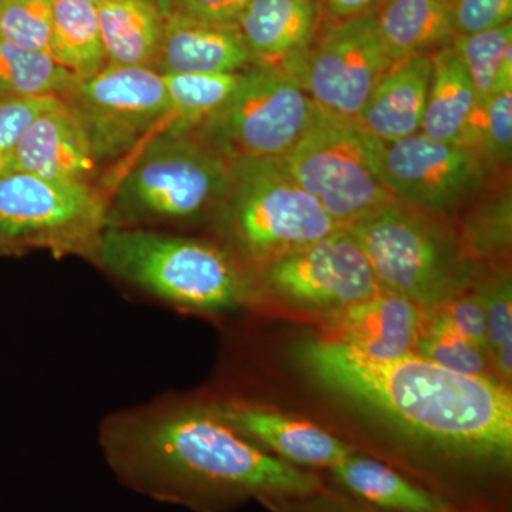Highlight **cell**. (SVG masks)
Returning a JSON list of instances; mask_svg holds the SVG:
<instances>
[{
    "label": "cell",
    "mask_w": 512,
    "mask_h": 512,
    "mask_svg": "<svg viewBox=\"0 0 512 512\" xmlns=\"http://www.w3.org/2000/svg\"><path fill=\"white\" fill-rule=\"evenodd\" d=\"M100 444L121 484L195 512H227L251 498L301 500L320 490L318 477L256 446L210 400L163 399L113 414Z\"/></svg>",
    "instance_id": "6da1fadb"
},
{
    "label": "cell",
    "mask_w": 512,
    "mask_h": 512,
    "mask_svg": "<svg viewBox=\"0 0 512 512\" xmlns=\"http://www.w3.org/2000/svg\"><path fill=\"white\" fill-rule=\"evenodd\" d=\"M306 376L441 457L510 466L512 396L493 376H468L412 353L375 359L332 339L293 350Z\"/></svg>",
    "instance_id": "7a4b0ae2"
},
{
    "label": "cell",
    "mask_w": 512,
    "mask_h": 512,
    "mask_svg": "<svg viewBox=\"0 0 512 512\" xmlns=\"http://www.w3.org/2000/svg\"><path fill=\"white\" fill-rule=\"evenodd\" d=\"M94 264L185 312L237 311L255 295L252 274L227 249L153 228H106Z\"/></svg>",
    "instance_id": "3957f363"
},
{
    "label": "cell",
    "mask_w": 512,
    "mask_h": 512,
    "mask_svg": "<svg viewBox=\"0 0 512 512\" xmlns=\"http://www.w3.org/2000/svg\"><path fill=\"white\" fill-rule=\"evenodd\" d=\"M229 161L191 133L158 131L114 181L106 228H153L212 221L227 192Z\"/></svg>",
    "instance_id": "277c9868"
},
{
    "label": "cell",
    "mask_w": 512,
    "mask_h": 512,
    "mask_svg": "<svg viewBox=\"0 0 512 512\" xmlns=\"http://www.w3.org/2000/svg\"><path fill=\"white\" fill-rule=\"evenodd\" d=\"M212 221L227 251L251 269L343 228L274 158L229 161L227 192Z\"/></svg>",
    "instance_id": "5b68a950"
},
{
    "label": "cell",
    "mask_w": 512,
    "mask_h": 512,
    "mask_svg": "<svg viewBox=\"0 0 512 512\" xmlns=\"http://www.w3.org/2000/svg\"><path fill=\"white\" fill-rule=\"evenodd\" d=\"M348 229L372 266L382 291L424 311L466 291L473 261L439 215L396 200L367 212Z\"/></svg>",
    "instance_id": "8992f818"
},
{
    "label": "cell",
    "mask_w": 512,
    "mask_h": 512,
    "mask_svg": "<svg viewBox=\"0 0 512 512\" xmlns=\"http://www.w3.org/2000/svg\"><path fill=\"white\" fill-rule=\"evenodd\" d=\"M382 141L356 119L316 106L311 123L286 156V173L330 217L346 227L367 212L396 201L380 173Z\"/></svg>",
    "instance_id": "52a82bcc"
},
{
    "label": "cell",
    "mask_w": 512,
    "mask_h": 512,
    "mask_svg": "<svg viewBox=\"0 0 512 512\" xmlns=\"http://www.w3.org/2000/svg\"><path fill=\"white\" fill-rule=\"evenodd\" d=\"M109 192L96 184L0 174V255L47 251L94 261Z\"/></svg>",
    "instance_id": "ba28073f"
},
{
    "label": "cell",
    "mask_w": 512,
    "mask_h": 512,
    "mask_svg": "<svg viewBox=\"0 0 512 512\" xmlns=\"http://www.w3.org/2000/svg\"><path fill=\"white\" fill-rule=\"evenodd\" d=\"M316 104L276 64L255 63L231 96L191 131L228 161L286 156L305 133Z\"/></svg>",
    "instance_id": "9c48e42d"
},
{
    "label": "cell",
    "mask_w": 512,
    "mask_h": 512,
    "mask_svg": "<svg viewBox=\"0 0 512 512\" xmlns=\"http://www.w3.org/2000/svg\"><path fill=\"white\" fill-rule=\"evenodd\" d=\"M60 99L82 126L100 168L136 153L171 116L163 76L150 67L107 64Z\"/></svg>",
    "instance_id": "30bf717a"
},
{
    "label": "cell",
    "mask_w": 512,
    "mask_h": 512,
    "mask_svg": "<svg viewBox=\"0 0 512 512\" xmlns=\"http://www.w3.org/2000/svg\"><path fill=\"white\" fill-rule=\"evenodd\" d=\"M392 64L372 10L330 22L311 45L278 66L319 109L356 119Z\"/></svg>",
    "instance_id": "8fae6325"
},
{
    "label": "cell",
    "mask_w": 512,
    "mask_h": 512,
    "mask_svg": "<svg viewBox=\"0 0 512 512\" xmlns=\"http://www.w3.org/2000/svg\"><path fill=\"white\" fill-rule=\"evenodd\" d=\"M252 271L255 288L296 308L328 315L382 292L346 228Z\"/></svg>",
    "instance_id": "7c38bea8"
},
{
    "label": "cell",
    "mask_w": 512,
    "mask_h": 512,
    "mask_svg": "<svg viewBox=\"0 0 512 512\" xmlns=\"http://www.w3.org/2000/svg\"><path fill=\"white\" fill-rule=\"evenodd\" d=\"M483 158L461 144L426 134L383 144L380 173L396 200L433 214L458 210L483 187Z\"/></svg>",
    "instance_id": "4fadbf2b"
},
{
    "label": "cell",
    "mask_w": 512,
    "mask_h": 512,
    "mask_svg": "<svg viewBox=\"0 0 512 512\" xmlns=\"http://www.w3.org/2000/svg\"><path fill=\"white\" fill-rule=\"evenodd\" d=\"M214 412L256 446L296 467L332 468L352 454L345 441L311 421L239 399L210 400Z\"/></svg>",
    "instance_id": "5bb4252c"
},
{
    "label": "cell",
    "mask_w": 512,
    "mask_h": 512,
    "mask_svg": "<svg viewBox=\"0 0 512 512\" xmlns=\"http://www.w3.org/2000/svg\"><path fill=\"white\" fill-rule=\"evenodd\" d=\"M99 171L82 126L63 101L37 117L18 146L0 158V174H32L66 183L94 184Z\"/></svg>",
    "instance_id": "9a60e30c"
},
{
    "label": "cell",
    "mask_w": 512,
    "mask_h": 512,
    "mask_svg": "<svg viewBox=\"0 0 512 512\" xmlns=\"http://www.w3.org/2000/svg\"><path fill=\"white\" fill-rule=\"evenodd\" d=\"M419 305L382 291L342 311L329 313L330 338L375 359H396L416 353L426 323Z\"/></svg>",
    "instance_id": "2e32d148"
},
{
    "label": "cell",
    "mask_w": 512,
    "mask_h": 512,
    "mask_svg": "<svg viewBox=\"0 0 512 512\" xmlns=\"http://www.w3.org/2000/svg\"><path fill=\"white\" fill-rule=\"evenodd\" d=\"M255 64L237 25L202 22L171 12L153 69L171 73H239Z\"/></svg>",
    "instance_id": "e0dca14e"
},
{
    "label": "cell",
    "mask_w": 512,
    "mask_h": 512,
    "mask_svg": "<svg viewBox=\"0 0 512 512\" xmlns=\"http://www.w3.org/2000/svg\"><path fill=\"white\" fill-rule=\"evenodd\" d=\"M433 74L431 53L394 62L356 117L383 144L420 133Z\"/></svg>",
    "instance_id": "ac0fdd59"
},
{
    "label": "cell",
    "mask_w": 512,
    "mask_h": 512,
    "mask_svg": "<svg viewBox=\"0 0 512 512\" xmlns=\"http://www.w3.org/2000/svg\"><path fill=\"white\" fill-rule=\"evenodd\" d=\"M320 18L319 0H248L237 26L255 63L278 66L311 45Z\"/></svg>",
    "instance_id": "d6986e66"
},
{
    "label": "cell",
    "mask_w": 512,
    "mask_h": 512,
    "mask_svg": "<svg viewBox=\"0 0 512 512\" xmlns=\"http://www.w3.org/2000/svg\"><path fill=\"white\" fill-rule=\"evenodd\" d=\"M97 18L107 64L153 69L167 16L154 0H101Z\"/></svg>",
    "instance_id": "ffe728a7"
},
{
    "label": "cell",
    "mask_w": 512,
    "mask_h": 512,
    "mask_svg": "<svg viewBox=\"0 0 512 512\" xmlns=\"http://www.w3.org/2000/svg\"><path fill=\"white\" fill-rule=\"evenodd\" d=\"M376 19L393 63L436 52L456 37L453 9L437 0H383Z\"/></svg>",
    "instance_id": "44dd1931"
},
{
    "label": "cell",
    "mask_w": 512,
    "mask_h": 512,
    "mask_svg": "<svg viewBox=\"0 0 512 512\" xmlns=\"http://www.w3.org/2000/svg\"><path fill=\"white\" fill-rule=\"evenodd\" d=\"M431 60L433 74L420 133L444 143L461 144L476 109L473 84L451 45L431 53Z\"/></svg>",
    "instance_id": "7402d4cb"
},
{
    "label": "cell",
    "mask_w": 512,
    "mask_h": 512,
    "mask_svg": "<svg viewBox=\"0 0 512 512\" xmlns=\"http://www.w3.org/2000/svg\"><path fill=\"white\" fill-rule=\"evenodd\" d=\"M349 493L390 512H453L446 500L372 458L350 454L330 468Z\"/></svg>",
    "instance_id": "603a6c76"
},
{
    "label": "cell",
    "mask_w": 512,
    "mask_h": 512,
    "mask_svg": "<svg viewBox=\"0 0 512 512\" xmlns=\"http://www.w3.org/2000/svg\"><path fill=\"white\" fill-rule=\"evenodd\" d=\"M47 55L80 80L107 66L96 5L84 0H53Z\"/></svg>",
    "instance_id": "cb8c5ba5"
},
{
    "label": "cell",
    "mask_w": 512,
    "mask_h": 512,
    "mask_svg": "<svg viewBox=\"0 0 512 512\" xmlns=\"http://www.w3.org/2000/svg\"><path fill=\"white\" fill-rule=\"evenodd\" d=\"M80 82L45 52L28 49L0 35V99L13 96L62 97Z\"/></svg>",
    "instance_id": "d4e9b609"
},
{
    "label": "cell",
    "mask_w": 512,
    "mask_h": 512,
    "mask_svg": "<svg viewBox=\"0 0 512 512\" xmlns=\"http://www.w3.org/2000/svg\"><path fill=\"white\" fill-rule=\"evenodd\" d=\"M241 73L161 74L171 109L165 130L191 133L231 96Z\"/></svg>",
    "instance_id": "484cf974"
},
{
    "label": "cell",
    "mask_w": 512,
    "mask_h": 512,
    "mask_svg": "<svg viewBox=\"0 0 512 512\" xmlns=\"http://www.w3.org/2000/svg\"><path fill=\"white\" fill-rule=\"evenodd\" d=\"M451 47L466 67L473 84L476 94L474 113L481 111L497 92L498 72L505 53L512 47V23L476 35L456 36Z\"/></svg>",
    "instance_id": "4316f807"
},
{
    "label": "cell",
    "mask_w": 512,
    "mask_h": 512,
    "mask_svg": "<svg viewBox=\"0 0 512 512\" xmlns=\"http://www.w3.org/2000/svg\"><path fill=\"white\" fill-rule=\"evenodd\" d=\"M483 305L488 357L495 372L512 375V285L507 272L495 274L474 288Z\"/></svg>",
    "instance_id": "83f0119b"
},
{
    "label": "cell",
    "mask_w": 512,
    "mask_h": 512,
    "mask_svg": "<svg viewBox=\"0 0 512 512\" xmlns=\"http://www.w3.org/2000/svg\"><path fill=\"white\" fill-rule=\"evenodd\" d=\"M461 146L471 148L485 164L510 167L512 158V89L495 93L468 121Z\"/></svg>",
    "instance_id": "f1b7e54d"
},
{
    "label": "cell",
    "mask_w": 512,
    "mask_h": 512,
    "mask_svg": "<svg viewBox=\"0 0 512 512\" xmlns=\"http://www.w3.org/2000/svg\"><path fill=\"white\" fill-rule=\"evenodd\" d=\"M511 208V192L503 191L471 211L460 238L461 247L471 261H490L510 251Z\"/></svg>",
    "instance_id": "f546056e"
},
{
    "label": "cell",
    "mask_w": 512,
    "mask_h": 512,
    "mask_svg": "<svg viewBox=\"0 0 512 512\" xmlns=\"http://www.w3.org/2000/svg\"><path fill=\"white\" fill-rule=\"evenodd\" d=\"M416 353L461 375L490 376V357L480 346L430 323H424Z\"/></svg>",
    "instance_id": "4dcf8cb0"
},
{
    "label": "cell",
    "mask_w": 512,
    "mask_h": 512,
    "mask_svg": "<svg viewBox=\"0 0 512 512\" xmlns=\"http://www.w3.org/2000/svg\"><path fill=\"white\" fill-rule=\"evenodd\" d=\"M53 0H0V35L16 45L49 50Z\"/></svg>",
    "instance_id": "1f68e13d"
},
{
    "label": "cell",
    "mask_w": 512,
    "mask_h": 512,
    "mask_svg": "<svg viewBox=\"0 0 512 512\" xmlns=\"http://www.w3.org/2000/svg\"><path fill=\"white\" fill-rule=\"evenodd\" d=\"M426 316L430 325L450 330L461 338L476 343L488 355L484 309L474 289L451 296L436 308L426 311Z\"/></svg>",
    "instance_id": "d6a6232c"
},
{
    "label": "cell",
    "mask_w": 512,
    "mask_h": 512,
    "mask_svg": "<svg viewBox=\"0 0 512 512\" xmlns=\"http://www.w3.org/2000/svg\"><path fill=\"white\" fill-rule=\"evenodd\" d=\"M57 96H13L0 99V158L13 150L37 117L59 106Z\"/></svg>",
    "instance_id": "836d02e7"
},
{
    "label": "cell",
    "mask_w": 512,
    "mask_h": 512,
    "mask_svg": "<svg viewBox=\"0 0 512 512\" xmlns=\"http://www.w3.org/2000/svg\"><path fill=\"white\" fill-rule=\"evenodd\" d=\"M451 9L456 36L501 28L512 18V0H460Z\"/></svg>",
    "instance_id": "e575fe53"
},
{
    "label": "cell",
    "mask_w": 512,
    "mask_h": 512,
    "mask_svg": "<svg viewBox=\"0 0 512 512\" xmlns=\"http://www.w3.org/2000/svg\"><path fill=\"white\" fill-rule=\"evenodd\" d=\"M248 0H173L171 12L202 22L237 25Z\"/></svg>",
    "instance_id": "d590c367"
},
{
    "label": "cell",
    "mask_w": 512,
    "mask_h": 512,
    "mask_svg": "<svg viewBox=\"0 0 512 512\" xmlns=\"http://www.w3.org/2000/svg\"><path fill=\"white\" fill-rule=\"evenodd\" d=\"M322 12H326L332 22H339L365 15L379 8L383 0H319Z\"/></svg>",
    "instance_id": "8d00e7d4"
},
{
    "label": "cell",
    "mask_w": 512,
    "mask_h": 512,
    "mask_svg": "<svg viewBox=\"0 0 512 512\" xmlns=\"http://www.w3.org/2000/svg\"><path fill=\"white\" fill-rule=\"evenodd\" d=\"M154 2L157 3L158 8L161 9V12H163L165 16L170 15L173 0H154Z\"/></svg>",
    "instance_id": "74e56055"
},
{
    "label": "cell",
    "mask_w": 512,
    "mask_h": 512,
    "mask_svg": "<svg viewBox=\"0 0 512 512\" xmlns=\"http://www.w3.org/2000/svg\"><path fill=\"white\" fill-rule=\"evenodd\" d=\"M437 2L443 3V5L447 6H454L457 2H460V0H437Z\"/></svg>",
    "instance_id": "f35d334b"
},
{
    "label": "cell",
    "mask_w": 512,
    "mask_h": 512,
    "mask_svg": "<svg viewBox=\"0 0 512 512\" xmlns=\"http://www.w3.org/2000/svg\"><path fill=\"white\" fill-rule=\"evenodd\" d=\"M84 2L93 3V5H97V3H100L101 0H84Z\"/></svg>",
    "instance_id": "ab89813d"
},
{
    "label": "cell",
    "mask_w": 512,
    "mask_h": 512,
    "mask_svg": "<svg viewBox=\"0 0 512 512\" xmlns=\"http://www.w3.org/2000/svg\"><path fill=\"white\" fill-rule=\"evenodd\" d=\"M338 512H357V511H338Z\"/></svg>",
    "instance_id": "60d3db41"
}]
</instances>
